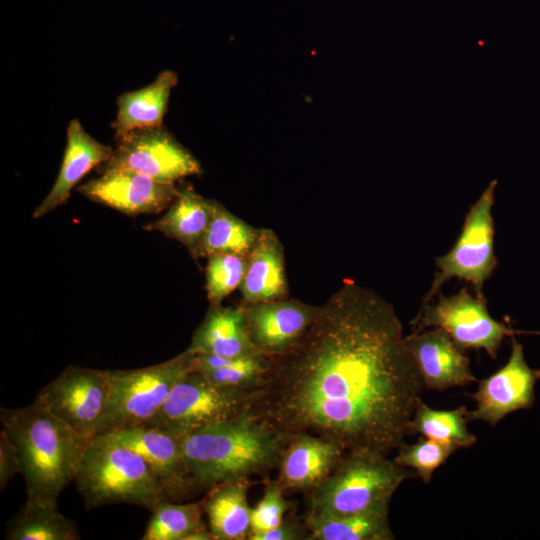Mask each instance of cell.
Here are the masks:
<instances>
[{"mask_svg": "<svg viewBox=\"0 0 540 540\" xmlns=\"http://www.w3.org/2000/svg\"><path fill=\"white\" fill-rule=\"evenodd\" d=\"M270 370L251 409L287 437L388 454L409 434L424 385L394 307L346 280Z\"/></svg>", "mask_w": 540, "mask_h": 540, "instance_id": "obj_1", "label": "cell"}, {"mask_svg": "<svg viewBox=\"0 0 540 540\" xmlns=\"http://www.w3.org/2000/svg\"><path fill=\"white\" fill-rule=\"evenodd\" d=\"M288 438L251 408L181 436L193 495L226 481L268 475L278 468Z\"/></svg>", "mask_w": 540, "mask_h": 540, "instance_id": "obj_2", "label": "cell"}, {"mask_svg": "<svg viewBox=\"0 0 540 540\" xmlns=\"http://www.w3.org/2000/svg\"><path fill=\"white\" fill-rule=\"evenodd\" d=\"M0 421L15 447L27 500L57 503L61 491L74 481L87 441L36 399L26 407L1 408Z\"/></svg>", "mask_w": 540, "mask_h": 540, "instance_id": "obj_3", "label": "cell"}, {"mask_svg": "<svg viewBox=\"0 0 540 540\" xmlns=\"http://www.w3.org/2000/svg\"><path fill=\"white\" fill-rule=\"evenodd\" d=\"M73 482L87 509L127 503L151 511L169 500L144 458L108 433L86 442Z\"/></svg>", "mask_w": 540, "mask_h": 540, "instance_id": "obj_4", "label": "cell"}, {"mask_svg": "<svg viewBox=\"0 0 540 540\" xmlns=\"http://www.w3.org/2000/svg\"><path fill=\"white\" fill-rule=\"evenodd\" d=\"M409 471L372 449L346 451L331 473L305 493L307 514L344 516L391 499Z\"/></svg>", "mask_w": 540, "mask_h": 540, "instance_id": "obj_5", "label": "cell"}, {"mask_svg": "<svg viewBox=\"0 0 540 540\" xmlns=\"http://www.w3.org/2000/svg\"><path fill=\"white\" fill-rule=\"evenodd\" d=\"M186 349L162 363L133 370H109L110 395L99 433L144 425L160 411L176 383L191 371Z\"/></svg>", "mask_w": 540, "mask_h": 540, "instance_id": "obj_6", "label": "cell"}, {"mask_svg": "<svg viewBox=\"0 0 540 540\" xmlns=\"http://www.w3.org/2000/svg\"><path fill=\"white\" fill-rule=\"evenodd\" d=\"M497 180H492L476 202L470 207L460 236L453 248L435 259L438 272L422 305L440 293L444 283L459 278L474 286L477 296L484 297L482 289L497 266L494 252V221L492 207Z\"/></svg>", "mask_w": 540, "mask_h": 540, "instance_id": "obj_7", "label": "cell"}, {"mask_svg": "<svg viewBox=\"0 0 540 540\" xmlns=\"http://www.w3.org/2000/svg\"><path fill=\"white\" fill-rule=\"evenodd\" d=\"M255 391L220 387L199 373L188 372L148 424L184 436L249 410Z\"/></svg>", "mask_w": 540, "mask_h": 540, "instance_id": "obj_8", "label": "cell"}, {"mask_svg": "<svg viewBox=\"0 0 540 540\" xmlns=\"http://www.w3.org/2000/svg\"><path fill=\"white\" fill-rule=\"evenodd\" d=\"M438 295L437 302L421 306L410 323L413 332L428 327L443 328L461 351L484 349L492 359L497 358L506 336L540 334L515 330L493 319L488 312L485 297L473 296L465 287L451 296Z\"/></svg>", "mask_w": 540, "mask_h": 540, "instance_id": "obj_9", "label": "cell"}, {"mask_svg": "<svg viewBox=\"0 0 540 540\" xmlns=\"http://www.w3.org/2000/svg\"><path fill=\"white\" fill-rule=\"evenodd\" d=\"M109 395V370L67 366L35 399L88 441L99 433Z\"/></svg>", "mask_w": 540, "mask_h": 540, "instance_id": "obj_10", "label": "cell"}, {"mask_svg": "<svg viewBox=\"0 0 540 540\" xmlns=\"http://www.w3.org/2000/svg\"><path fill=\"white\" fill-rule=\"evenodd\" d=\"M116 139L111 157L98 171L129 170L164 183L202 171L197 159L163 125L132 130Z\"/></svg>", "mask_w": 540, "mask_h": 540, "instance_id": "obj_11", "label": "cell"}, {"mask_svg": "<svg viewBox=\"0 0 540 540\" xmlns=\"http://www.w3.org/2000/svg\"><path fill=\"white\" fill-rule=\"evenodd\" d=\"M539 379L540 370L527 364L523 346L512 337L507 363L481 380L477 390L470 395L476 405L467 413L468 422L481 420L496 426L508 414L531 408Z\"/></svg>", "mask_w": 540, "mask_h": 540, "instance_id": "obj_12", "label": "cell"}, {"mask_svg": "<svg viewBox=\"0 0 540 540\" xmlns=\"http://www.w3.org/2000/svg\"><path fill=\"white\" fill-rule=\"evenodd\" d=\"M77 191L91 201L130 216L167 210L179 193L174 183L160 182L129 170L101 172Z\"/></svg>", "mask_w": 540, "mask_h": 540, "instance_id": "obj_13", "label": "cell"}, {"mask_svg": "<svg viewBox=\"0 0 540 540\" xmlns=\"http://www.w3.org/2000/svg\"><path fill=\"white\" fill-rule=\"evenodd\" d=\"M241 305L252 344L268 357L290 350L305 334L320 307L288 298Z\"/></svg>", "mask_w": 540, "mask_h": 540, "instance_id": "obj_14", "label": "cell"}, {"mask_svg": "<svg viewBox=\"0 0 540 540\" xmlns=\"http://www.w3.org/2000/svg\"><path fill=\"white\" fill-rule=\"evenodd\" d=\"M113 438L141 455L161 482L170 501L193 495L183 457L181 436L159 426L144 424L114 429Z\"/></svg>", "mask_w": 540, "mask_h": 540, "instance_id": "obj_15", "label": "cell"}, {"mask_svg": "<svg viewBox=\"0 0 540 540\" xmlns=\"http://www.w3.org/2000/svg\"><path fill=\"white\" fill-rule=\"evenodd\" d=\"M404 344L425 389L445 391L477 381L468 357L443 328L412 332L404 336Z\"/></svg>", "mask_w": 540, "mask_h": 540, "instance_id": "obj_16", "label": "cell"}, {"mask_svg": "<svg viewBox=\"0 0 540 540\" xmlns=\"http://www.w3.org/2000/svg\"><path fill=\"white\" fill-rule=\"evenodd\" d=\"M345 452L339 444L314 435L290 436L282 452L277 480L285 491L305 494L331 473Z\"/></svg>", "mask_w": 540, "mask_h": 540, "instance_id": "obj_17", "label": "cell"}, {"mask_svg": "<svg viewBox=\"0 0 540 540\" xmlns=\"http://www.w3.org/2000/svg\"><path fill=\"white\" fill-rule=\"evenodd\" d=\"M66 135V147L58 176L47 196L35 208V219L65 204L76 184L93 168L107 162L113 153L111 146L89 135L78 119L69 122Z\"/></svg>", "mask_w": 540, "mask_h": 540, "instance_id": "obj_18", "label": "cell"}, {"mask_svg": "<svg viewBox=\"0 0 540 540\" xmlns=\"http://www.w3.org/2000/svg\"><path fill=\"white\" fill-rule=\"evenodd\" d=\"M239 288L247 304L288 298L284 247L273 230L259 229Z\"/></svg>", "mask_w": 540, "mask_h": 540, "instance_id": "obj_19", "label": "cell"}, {"mask_svg": "<svg viewBox=\"0 0 540 540\" xmlns=\"http://www.w3.org/2000/svg\"><path fill=\"white\" fill-rule=\"evenodd\" d=\"M187 349L194 354H214L228 358L260 353L248 335L242 305H210Z\"/></svg>", "mask_w": 540, "mask_h": 540, "instance_id": "obj_20", "label": "cell"}, {"mask_svg": "<svg viewBox=\"0 0 540 540\" xmlns=\"http://www.w3.org/2000/svg\"><path fill=\"white\" fill-rule=\"evenodd\" d=\"M249 479L217 484L201 501L214 540H244L250 533Z\"/></svg>", "mask_w": 540, "mask_h": 540, "instance_id": "obj_21", "label": "cell"}, {"mask_svg": "<svg viewBox=\"0 0 540 540\" xmlns=\"http://www.w3.org/2000/svg\"><path fill=\"white\" fill-rule=\"evenodd\" d=\"M215 201L197 193L192 186L179 189L164 215L143 226L177 240L196 258L199 245L211 220Z\"/></svg>", "mask_w": 540, "mask_h": 540, "instance_id": "obj_22", "label": "cell"}, {"mask_svg": "<svg viewBox=\"0 0 540 540\" xmlns=\"http://www.w3.org/2000/svg\"><path fill=\"white\" fill-rule=\"evenodd\" d=\"M177 75L162 71L149 85L122 93L117 98V115L111 127L118 138L132 130L162 126Z\"/></svg>", "mask_w": 540, "mask_h": 540, "instance_id": "obj_23", "label": "cell"}, {"mask_svg": "<svg viewBox=\"0 0 540 540\" xmlns=\"http://www.w3.org/2000/svg\"><path fill=\"white\" fill-rule=\"evenodd\" d=\"M391 499L344 516H303L308 540H393L389 523Z\"/></svg>", "mask_w": 540, "mask_h": 540, "instance_id": "obj_24", "label": "cell"}, {"mask_svg": "<svg viewBox=\"0 0 540 540\" xmlns=\"http://www.w3.org/2000/svg\"><path fill=\"white\" fill-rule=\"evenodd\" d=\"M5 538L8 540H78L75 523L61 514L57 503L27 500L10 520Z\"/></svg>", "mask_w": 540, "mask_h": 540, "instance_id": "obj_25", "label": "cell"}, {"mask_svg": "<svg viewBox=\"0 0 540 540\" xmlns=\"http://www.w3.org/2000/svg\"><path fill=\"white\" fill-rule=\"evenodd\" d=\"M258 234L259 229L252 227L215 201L213 214L196 258L218 253L249 255Z\"/></svg>", "mask_w": 540, "mask_h": 540, "instance_id": "obj_26", "label": "cell"}, {"mask_svg": "<svg viewBox=\"0 0 540 540\" xmlns=\"http://www.w3.org/2000/svg\"><path fill=\"white\" fill-rule=\"evenodd\" d=\"M468 409L459 406L453 410H436L422 400L409 423V433L418 432L426 438L468 448L477 441L467 428Z\"/></svg>", "mask_w": 540, "mask_h": 540, "instance_id": "obj_27", "label": "cell"}, {"mask_svg": "<svg viewBox=\"0 0 540 540\" xmlns=\"http://www.w3.org/2000/svg\"><path fill=\"white\" fill-rule=\"evenodd\" d=\"M151 512L142 540H186L194 531L207 527L201 502L174 504L164 500Z\"/></svg>", "mask_w": 540, "mask_h": 540, "instance_id": "obj_28", "label": "cell"}, {"mask_svg": "<svg viewBox=\"0 0 540 540\" xmlns=\"http://www.w3.org/2000/svg\"><path fill=\"white\" fill-rule=\"evenodd\" d=\"M270 358L261 353H253L232 358L226 365L199 373L210 383L226 388L257 390L268 376Z\"/></svg>", "mask_w": 540, "mask_h": 540, "instance_id": "obj_29", "label": "cell"}, {"mask_svg": "<svg viewBox=\"0 0 540 540\" xmlns=\"http://www.w3.org/2000/svg\"><path fill=\"white\" fill-rule=\"evenodd\" d=\"M206 292L210 305H220L236 288L246 273L248 255L218 253L207 257Z\"/></svg>", "mask_w": 540, "mask_h": 540, "instance_id": "obj_30", "label": "cell"}, {"mask_svg": "<svg viewBox=\"0 0 540 540\" xmlns=\"http://www.w3.org/2000/svg\"><path fill=\"white\" fill-rule=\"evenodd\" d=\"M459 447L430 438L398 447L396 463L414 469L424 483H429L434 471L441 466Z\"/></svg>", "mask_w": 540, "mask_h": 540, "instance_id": "obj_31", "label": "cell"}, {"mask_svg": "<svg viewBox=\"0 0 540 540\" xmlns=\"http://www.w3.org/2000/svg\"><path fill=\"white\" fill-rule=\"evenodd\" d=\"M285 492L277 479L267 480L261 500L251 509L248 537L268 531L282 522L292 506V502L284 497Z\"/></svg>", "mask_w": 540, "mask_h": 540, "instance_id": "obj_32", "label": "cell"}, {"mask_svg": "<svg viewBox=\"0 0 540 540\" xmlns=\"http://www.w3.org/2000/svg\"><path fill=\"white\" fill-rule=\"evenodd\" d=\"M247 540H308V531L303 517L290 513L282 522L263 533L252 535Z\"/></svg>", "mask_w": 540, "mask_h": 540, "instance_id": "obj_33", "label": "cell"}, {"mask_svg": "<svg viewBox=\"0 0 540 540\" xmlns=\"http://www.w3.org/2000/svg\"><path fill=\"white\" fill-rule=\"evenodd\" d=\"M20 473L19 460L14 445L8 435L0 433V488L5 490L9 482Z\"/></svg>", "mask_w": 540, "mask_h": 540, "instance_id": "obj_34", "label": "cell"}]
</instances>
